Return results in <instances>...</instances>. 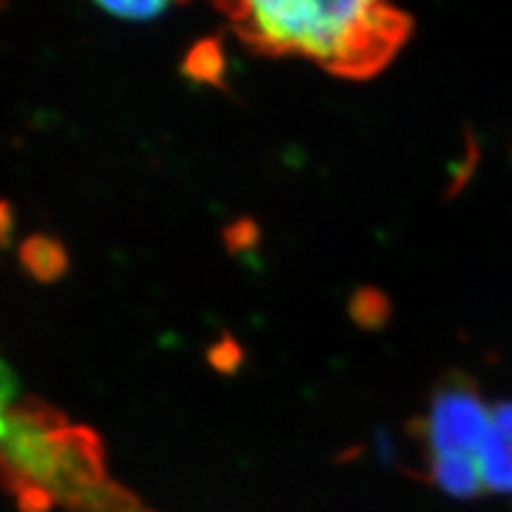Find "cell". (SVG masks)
Instances as JSON below:
<instances>
[{"instance_id": "cell-5", "label": "cell", "mask_w": 512, "mask_h": 512, "mask_svg": "<svg viewBox=\"0 0 512 512\" xmlns=\"http://www.w3.org/2000/svg\"><path fill=\"white\" fill-rule=\"evenodd\" d=\"M226 53L216 38H204L195 43L183 60V74L207 86H226Z\"/></svg>"}, {"instance_id": "cell-1", "label": "cell", "mask_w": 512, "mask_h": 512, "mask_svg": "<svg viewBox=\"0 0 512 512\" xmlns=\"http://www.w3.org/2000/svg\"><path fill=\"white\" fill-rule=\"evenodd\" d=\"M219 10L256 53L304 55L351 79L384 69L413 31L406 12L373 0H254Z\"/></svg>"}, {"instance_id": "cell-8", "label": "cell", "mask_w": 512, "mask_h": 512, "mask_svg": "<svg viewBox=\"0 0 512 512\" xmlns=\"http://www.w3.org/2000/svg\"><path fill=\"white\" fill-rule=\"evenodd\" d=\"M223 238H226V245L233 254L238 252H247V249H254L259 245L261 240V233H259V226L252 219H240L235 223H230L226 228V233H223Z\"/></svg>"}, {"instance_id": "cell-7", "label": "cell", "mask_w": 512, "mask_h": 512, "mask_svg": "<svg viewBox=\"0 0 512 512\" xmlns=\"http://www.w3.org/2000/svg\"><path fill=\"white\" fill-rule=\"evenodd\" d=\"M98 8L119 19L147 22V19H157L164 12H169L171 5L162 3V0H112V3H98Z\"/></svg>"}, {"instance_id": "cell-12", "label": "cell", "mask_w": 512, "mask_h": 512, "mask_svg": "<svg viewBox=\"0 0 512 512\" xmlns=\"http://www.w3.org/2000/svg\"><path fill=\"white\" fill-rule=\"evenodd\" d=\"M12 228H15V214L8 202H0V247H5L12 238Z\"/></svg>"}, {"instance_id": "cell-11", "label": "cell", "mask_w": 512, "mask_h": 512, "mask_svg": "<svg viewBox=\"0 0 512 512\" xmlns=\"http://www.w3.org/2000/svg\"><path fill=\"white\" fill-rule=\"evenodd\" d=\"M17 392V382H15V375L10 373L8 368H5V363L0 361V444H3L5 437H8V418H5V406H8V401L15 396Z\"/></svg>"}, {"instance_id": "cell-2", "label": "cell", "mask_w": 512, "mask_h": 512, "mask_svg": "<svg viewBox=\"0 0 512 512\" xmlns=\"http://www.w3.org/2000/svg\"><path fill=\"white\" fill-rule=\"evenodd\" d=\"M491 425V406L463 382L441 387L434 396L430 415L422 422L430 460H472L479 465Z\"/></svg>"}, {"instance_id": "cell-3", "label": "cell", "mask_w": 512, "mask_h": 512, "mask_svg": "<svg viewBox=\"0 0 512 512\" xmlns=\"http://www.w3.org/2000/svg\"><path fill=\"white\" fill-rule=\"evenodd\" d=\"M479 472L484 491L512 496V401L491 406V425L482 451Z\"/></svg>"}, {"instance_id": "cell-9", "label": "cell", "mask_w": 512, "mask_h": 512, "mask_svg": "<svg viewBox=\"0 0 512 512\" xmlns=\"http://www.w3.org/2000/svg\"><path fill=\"white\" fill-rule=\"evenodd\" d=\"M242 358H245V354H242L240 344L230 337L221 339V342H216L214 347L209 349L211 366L221 370V373H235V370L242 366Z\"/></svg>"}, {"instance_id": "cell-10", "label": "cell", "mask_w": 512, "mask_h": 512, "mask_svg": "<svg viewBox=\"0 0 512 512\" xmlns=\"http://www.w3.org/2000/svg\"><path fill=\"white\" fill-rule=\"evenodd\" d=\"M12 491L17 494V503L22 512H50L55 503V496L36 484H19Z\"/></svg>"}, {"instance_id": "cell-13", "label": "cell", "mask_w": 512, "mask_h": 512, "mask_svg": "<svg viewBox=\"0 0 512 512\" xmlns=\"http://www.w3.org/2000/svg\"><path fill=\"white\" fill-rule=\"evenodd\" d=\"M114 512H133V503H131V501H126L124 505H119V508L114 510ZM138 512H145V510H138Z\"/></svg>"}, {"instance_id": "cell-6", "label": "cell", "mask_w": 512, "mask_h": 512, "mask_svg": "<svg viewBox=\"0 0 512 512\" xmlns=\"http://www.w3.org/2000/svg\"><path fill=\"white\" fill-rule=\"evenodd\" d=\"M349 313L361 328H380L389 318L387 297L375 287H361L349 302Z\"/></svg>"}, {"instance_id": "cell-4", "label": "cell", "mask_w": 512, "mask_h": 512, "mask_svg": "<svg viewBox=\"0 0 512 512\" xmlns=\"http://www.w3.org/2000/svg\"><path fill=\"white\" fill-rule=\"evenodd\" d=\"M19 261H22L24 271L41 283H55L69 266L67 249L48 235H34L24 242L19 247Z\"/></svg>"}]
</instances>
